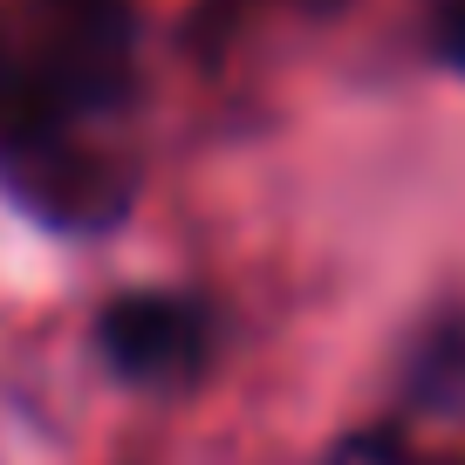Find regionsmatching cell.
<instances>
[{"instance_id":"6da1fadb","label":"cell","mask_w":465,"mask_h":465,"mask_svg":"<svg viewBox=\"0 0 465 465\" xmlns=\"http://www.w3.org/2000/svg\"><path fill=\"white\" fill-rule=\"evenodd\" d=\"M131 0H7L0 7V185L69 232L131 213L137 158Z\"/></svg>"},{"instance_id":"7a4b0ae2","label":"cell","mask_w":465,"mask_h":465,"mask_svg":"<svg viewBox=\"0 0 465 465\" xmlns=\"http://www.w3.org/2000/svg\"><path fill=\"white\" fill-rule=\"evenodd\" d=\"M219 342V322L199 294H172V288H144V294H116L96 322V349L103 363L137 391H185L205 377Z\"/></svg>"},{"instance_id":"3957f363","label":"cell","mask_w":465,"mask_h":465,"mask_svg":"<svg viewBox=\"0 0 465 465\" xmlns=\"http://www.w3.org/2000/svg\"><path fill=\"white\" fill-rule=\"evenodd\" d=\"M329 465H438V459H431V451H418L404 431H391V424H383V431H356Z\"/></svg>"},{"instance_id":"277c9868","label":"cell","mask_w":465,"mask_h":465,"mask_svg":"<svg viewBox=\"0 0 465 465\" xmlns=\"http://www.w3.org/2000/svg\"><path fill=\"white\" fill-rule=\"evenodd\" d=\"M424 48L465 75V0H424Z\"/></svg>"}]
</instances>
